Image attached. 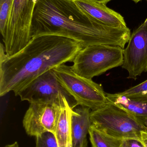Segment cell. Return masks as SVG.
<instances>
[{
	"mask_svg": "<svg viewBox=\"0 0 147 147\" xmlns=\"http://www.w3.org/2000/svg\"><path fill=\"white\" fill-rule=\"evenodd\" d=\"M128 28L105 25L80 8L74 0H38L33 16L31 37L56 35L83 47L95 45L124 49L131 36Z\"/></svg>",
	"mask_w": 147,
	"mask_h": 147,
	"instance_id": "1",
	"label": "cell"
},
{
	"mask_svg": "<svg viewBox=\"0 0 147 147\" xmlns=\"http://www.w3.org/2000/svg\"><path fill=\"white\" fill-rule=\"evenodd\" d=\"M83 47L68 38L42 35L31 38L17 53L8 56L4 45L0 48V96L15 94L45 72L72 62Z\"/></svg>",
	"mask_w": 147,
	"mask_h": 147,
	"instance_id": "2",
	"label": "cell"
},
{
	"mask_svg": "<svg viewBox=\"0 0 147 147\" xmlns=\"http://www.w3.org/2000/svg\"><path fill=\"white\" fill-rule=\"evenodd\" d=\"M91 126L109 136L123 140H140L142 131L147 128L127 111L110 102L90 113Z\"/></svg>",
	"mask_w": 147,
	"mask_h": 147,
	"instance_id": "3",
	"label": "cell"
},
{
	"mask_svg": "<svg viewBox=\"0 0 147 147\" xmlns=\"http://www.w3.org/2000/svg\"><path fill=\"white\" fill-rule=\"evenodd\" d=\"M53 70L60 84L74 98L77 105L93 111L110 102L101 84L77 74L71 66L64 64Z\"/></svg>",
	"mask_w": 147,
	"mask_h": 147,
	"instance_id": "4",
	"label": "cell"
},
{
	"mask_svg": "<svg viewBox=\"0 0 147 147\" xmlns=\"http://www.w3.org/2000/svg\"><path fill=\"white\" fill-rule=\"evenodd\" d=\"M123 49L119 46L95 45L83 47L77 54L71 66L78 75L92 79L108 71L121 66Z\"/></svg>",
	"mask_w": 147,
	"mask_h": 147,
	"instance_id": "5",
	"label": "cell"
},
{
	"mask_svg": "<svg viewBox=\"0 0 147 147\" xmlns=\"http://www.w3.org/2000/svg\"><path fill=\"white\" fill-rule=\"evenodd\" d=\"M37 1H13L6 32L3 37L5 52L8 56L17 53L31 40L32 20Z\"/></svg>",
	"mask_w": 147,
	"mask_h": 147,
	"instance_id": "6",
	"label": "cell"
},
{
	"mask_svg": "<svg viewBox=\"0 0 147 147\" xmlns=\"http://www.w3.org/2000/svg\"><path fill=\"white\" fill-rule=\"evenodd\" d=\"M15 95L29 103L60 105L66 98L73 108L71 102L72 97L60 84L53 69L35 79Z\"/></svg>",
	"mask_w": 147,
	"mask_h": 147,
	"instance_id": "7",
	"label": "cell"
},
{
	"mask_svg": "<svg viewBox=\"0 0 147 147\" xmlns=\"http://www.w3.org/2000/svg\"><path fill=\"white\" fill-rule=\"evenodd\" d=\"M121 67L127 71L128 78L134 80L147 71V18L131 34L128 45L123 49Z\"/></svg>",
	"mask_w": 147,
	"mask_h": 147,
	"instance_id": "8",
	"label": "cell"
},
{
	"mask_svg": "<svg viewBox=\"0 0 147 147\" xmlns=\"http://www.w3.org/2000/svg\"><path fill=\"white\" fill-rule=\"evenodd\" d=\"M62 103H30L22 121L26 134L36 137L46 132L54 133Z\"/></svg>",
	"mask_w": 147,
	"mask_h": 147,
	"instance_id": "9",
	"label": "cell"
},
{
	"mask_svg": "<svg viewBox=\"0 0 147 147\" xmlns=\"http://www.w3.org/2000/svg\"><path fill=\"white\" fill-rule=\"evenodd\" d=\"M109 101L127 111L147 128V93L121 96L106 93Z\"/></svg>",
	"mask_w": 147,
	"mask_h": 147,
	"instance_id": "10",
	"label": "cell"
},
{
	"mask_svg": "<svg viewBox=\"0 0 147 147\" xmlns=\"http://www.w3.org/2000/svg\"><path fill=\"white\" fill-rule=\"evenodd\" d=\"M74 1L82 9L105 25L115 28L127 27L123 16L106 4L90 0Z\"/></svg>",
	"mask_w": 147,
	"mask_h": 147,
	"instance_id": "11",
	"label": "cell"
},
{
	"mask_svg": "<svg viewBox=\"0 0 147 147\" xmlns=\"http://www.w3.org/2000/svg\"><path fill=\"white\" fill-rule=\"evenodd\" d=\"M91 110L87 107L80 106L72 111V147H87V135L91 126Z\"/></svg>",
	"mask_w": 147,
	"mask_h": 147,
	"instance_id": "12",
	"label": "cell"
},
{
	"mask_svg": "<svg viewBox=\"0 0 147 147\" xmlns=\"http://www.w3.org/2000/svg\"><path fill=\"white\" fill-rule=\"evenodd\" d=\"M73 109L68 99L65 98L54 133L60 147H72L71 114Z\"/></svg>",
	"mask_w": 147,
	"mask_h": 147,
	"instance_id": "13",
	"label": "cell"
},
{
	"mask_svg": "<svg viewBox=\"0 0 147 147\" xmlns=\"http://www.w3.org/2000/svg\"><path fill=\"white\" fill-rule=\"evenodd\" d=\"M89 134L92 147H122L123 140L104 134L92 126Z\"/></svg>",
	"mask_w": 147,
	"mask_h": 147,
	"instance_id": "14",
	"label": "cell"
},
{
	"mask_svg": "<svg viewBox=\"0 0 147 147\" xmlns=\"http://www.w3.org/2000/svg\"><path fill=\"white\" fill-rule=\"evenodd\" d=\"M14 0H0V32L4 36Z\"/></svg>",
	"mask_w": 147,
	"mask_h": 147,
	"instance_id": "15",
	"label": "cell"
},
{
	"mask_svg": "<svg viewBox=\"0 0 147 147\" xmlns=\"http://www.w3.org/2000/svg\"><path fill=\"white\" fill-rule=\"evenodd\" d=\"M35 137V147H60L56 136L53 132H45Z\"/></svg>",
	"mask_w": 147,
	"mask_h": 147,
	"instance_id": "16",
	"label": "cell"
},
{
	"mask_svg": "<svg viewBox=\"0 0 147 147\" xmlns=\"http://www.w3.org/2000/svg\"><path fill=\"white\" fill-rule=\"evenodd\" d=\"M147 93V80L142 83L126 90L123 92H118V95L129 96Z\"/></svg>",
	"mask_w": 147,
	"mask_h": 147,
	"instance_id": "17",
	"label": "cell"
},
{
	"mask_svg": "<svg viewBox=\"0 0 147 147\" xmlns=\"http://www.w3.org/2000/svg\"><path fill=\"white\" fill-rule=\"evenodd\" d=\"M122 147H145L142 142L135 139H127L123 140Z\"/></svg>",
	"mask_w": 147,
	"mask_h": 147,
	"instance_id": "18",
	"label": "cell"
},
{
	"mask_svg": "<svg viewBox=\"0 0 147 147\" xmlns=\"http://www.w3.org/2000/svg\"><path fill=\"white\" fill-rule=\"evenodd\" d=\"M140 141L142 142L145 147H147V130L142 131Z\"/></svg>",
	"mask_w": 147,
	"mask_h": 147,
	"instance_id": "19",
	"label": "cell"
},
{
	"mask_svg": "<svg viewBox=\"0 0 147 147\" xmlns=\"http://www.w3.org/2000/svg\"><path fill=\"white\" fill-rule=\"evenodd\" d=\"M90 1H93L97 2L100 3H103V4H106L112 1V0H90Z\"/></svg>",
	"mask_w": 147,
	"mask_h": 147,
	"instance_id": "20",
	"label": "cell"
},
{
	"mask_svg": "<svg viewBox=\"0 0 147 147\" xmlns=\"http://www.w3.org/2000/svg\"><path fill=\"white\" fill-rule=\"evenodd\" d=\"M4 147H19V145L17 142H15L12 144L6 145Z\"/></svg>",
	"mask_w": 147,
	"mask_h": 147,
	"instance_id": "21",
	"label": "cell"
},
{
	"mask_svg": "<svg viewBox=\"0 0 147 147\" xmlns=\"http://www.w3.org/2000/svg\"><path fill=\"white\" fill-rule=\"evenodd\" d=\"M132 1H133L135 3H138L140 1H142V0H132Z\"/></svg>",
	"mask_w": 147,
	"mask_h": 147,
	"instance_id": "22",
	"label": "cell"
}]
</instances>
